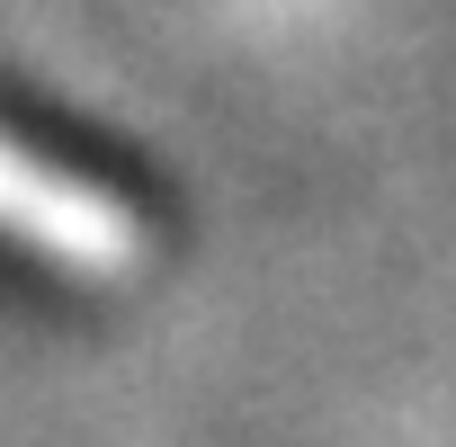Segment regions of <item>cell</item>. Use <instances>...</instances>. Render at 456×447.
Instances as JSON below:
<instances>
[{
  "instance_id": "6da1fadb",
  "label": "cell",
  "mask_w": 456,
  "mask_h": 447,
  "mask_svg": "<svg viewBox=\"0 0 456 447\" xmlns=\"http://www.w3.org/2000/svg\"><path fill=\"white\" fill-rule=\"evenodd\" d=\"M0 233L37 242L45 260L99 269V278H117V269L143 260V224H134L108 188H90V179H72L63 161L28 152L19 134H0Z\"/></svg>"
}]
</instances>
